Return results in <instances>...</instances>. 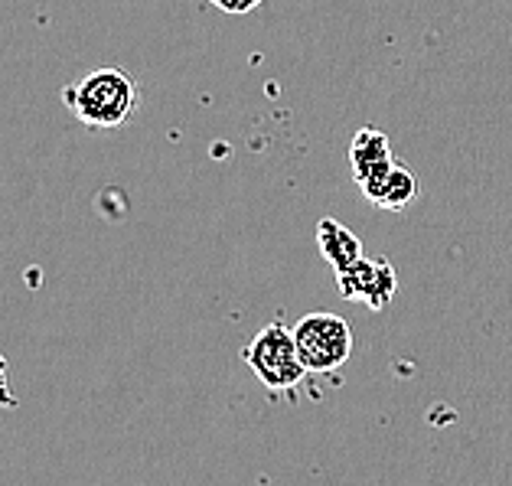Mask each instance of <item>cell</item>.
<instances>
[{"instance_id":"277c9868","label":"cell","mask_w":512,"mask_h":486,"mask_svg":"<svg viewBox=\"0 0 512 486\" xmlns=\"http://www.w3.org/2000/svg\"><path fill=\"white\" fill-rule=\"evenodd\" d=\"M336 288H340L346 301H359L379 314V310L392 307V297L398 291V274L389 261L362 255L349 268L336 271Z\"/></svg>"},{"instance_id":"8992f818","label":"cell","mask_w":512,"mask_h":486,"mask_svg":"<svg viewBox=\"0 0 512 486\" xmlns=\"http://www.w3.org/2000/svg\"><path fill=\"white\" fill-rule=\"evenodd\" d=\"M362 193H366L369 203H376L379 209H392V213H398V209H408L418 199V177L408 167L395 164L389 173L362 183Z\"/></svg>"},{"instance_id":"ba28073f","label":"cell","mask_w":512,"mask_h":486,"mask_svg":"<svg viewBox=\"0 0 512 486\" xmlns=\"http://www.w3.org/2000/svg\"><path fill=\"white\" fill-rule=\"evenodd\" d=\"M212 7H219L222 14H229V17H245V14H252L255 7H261L265 0H209Z\"/></svg>"},{"instance_id":"7a4b0ae2","label":"cell","mask_w":512,"mask_h":486,"mask_svg":"<svg viewBox=\"0 0 512 486\" xmlns=\"http://www.w3.org/2000/svg\"><path fill=\"white\" fill-rule=\"evenodd\" d=\"M242 359L261 379V385L271 392H291L307 376V366L294 343V330H287L281 320H274L265 330H258L252 336V343L242 350Z\"/></svg>"},{"instance_id":"52a82bcc","label":"cell","mask_w":512,"mask_h":486,"mask_svg":"<svg viewBox=\"0 0 512 486\" xmlns=\"http://www.w3.org/2000/svg\"><path fill=\"white\" fill-rule=\"evenodd\" d=\"M317 248L333 271H343V268L353 265V261L362 258L359 235L349 232L340 219H320L317 222Z\"/></svg>"},{"instance_id":"6da1fadb","label":"cell","mask_w":512,"mask_h":486,"mask_svg":"<svg viewBox=\"0 0 512 486\" xmlns=\"http://www.w3.org/2000/svg\"><path fill=\"white\" fill-rule=\"evenodd\" d=\"M62 102L92 131H115L124 128L137 111V82L124 69L105 66L85 72L79 82L62 89Z\"/></svg>"},{"instance_id":"5b68a950","label":"cell","mask_w":512,"mask_h":486,"mask_svg":"<svg viewBox=\"0 0 512 486\" xmlns=\"http://www.w3.org/2000/svg\"><path fill=\"white\" fill-rule=\"evenodd\" d=\"M349 164H353L356 183H369L395 167L389 151V134L379 128H359L353 144H349Z\"/></svg>"},{"instance_id":"3957f363","label":"cell","mask_w":512,"mask_h":486,"mask_svg":"<svg viewBox=\"0 0 512 486\" xmlns=\"http://www.w3.org/2000/svg\"><path fill=\"white\" fill-rule=\"evenodd\" d=\"M294 343L307 372L327 376V372L346 366L349 356H353V327L340 314L320 310V314H307L297 320Z\"/></svg>"}]
</instances>
